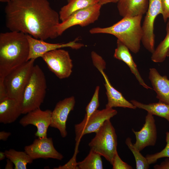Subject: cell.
<instances>
[{
	"instance_id": "cb8c5ba5",
	"label": "cell",
	"mask_w": 169,
	"mask_h": 169,
	"mask_svg": "<svg viewBox=\"0 0 169 169\" xmlns=\"http://www.w3.org/2000/svg\"><path fill=\"white\" fill-rule=\"evenodd\" d=\"M166 31V33L165 38L152 53L151 60L154 62H162L167 57V54L169 49V19L167 21Z\"/></svg>"
},
{
	"instance_id": "52a82bcc",
	"label": "cell",
	"mask_w": 169,
	"mask_h": 169,
	"mask_svg": "<svg viewBox=\"0 0 169 169\" xmlns=\"http://www.w3.org/2000/svg\"><path fill=\"white\" fill-rule=\"evenodd\" d=\"M117 113L113 108L105 107L96 110L88 118H84L74 126L76 145H79L82 136L85 134L96 133L106 120H110Z\"/></svg>"
},
{
	"instance_id": "603a6c76",
	"label": "cell",
	"mask_w": 169,
	"mask_h": 169,
	"mask_svg": "<svg viewBox=\"0 0 169 169\" xmlns=\"http://www.w3.org/2000/svg\"><path fill=\"white\" fill-rule=\"evenodd\" d=\"M6 158L14 164L15 169H26L28 164L31 163L33 160L25 151L10 149L4 151Z\"/></svg>"
},
{
	"instance_id": "8d00e7d4",
	"label": "cell",
	"mask_w": 169,
	"mask_h": 169,
	"mask_svg": "<svg viewBox=\"0 0 169 169\" xmlns=\"http://www.w3.org/2000/svg\"><path fill=\"white\" fill-rule=\"evenodd\" d=\"M14 164L9 159H8L7 160V163L5 167V169H13Z\"/></svg>"
},
{
	"instance_id": "e575fe53",
	"label": "cell",
	"mask_w": 169,
	"mask_h": 169,
	"mask_svg": "<svg viewBox=\"0 0 169 169\" xmlns=\"http://www.w3.org/2000/svg\"><path fill=\"white\" fill-rule=\"evenodd\" d=\"M11 134L10 132H5L4 131H0V140L3 141H6Z\"/></svg>"
},
{
	"instance_id": "9c48e42d",
	"label": "cell",
	"mask_w": 169,
	"mask_h": 169,
	"mask_svg": "<svg viewBox=\"0 0 169 169\" xmlns=\"http://www.w3.org/2000/svg\"><path fill=\"white\" fill-rule=\"evenodd\" d=\"M102 6L98 3L72 14L57 26L56 31L58 36L73 26L79 25L85 27L94 23L99 17Z\"/></svg>"
},
{
	"instance_id": "f35d334b",
	"label": "cell",
	"mask_w": 169,
	"mask_h": 169,
	"mask_svg": "<svg viewBox=\"0 0 169 169\" xmlns=\"http://www.w3.org/2000/svg\"><path fill=\"white\" fill-rule=\"evenodd\" d=\"M11 0H0V1L1 2L7 3L9 2Z\"/></svg>"
},
{
	"instance_id": "2e32d148",
	"label": "cell",
	"mask_w": 169,
	"mask_h": 169,
	"mask_svg": "<svg viewBox=\"0 0 169 169\" xmlns=\"http://www.w3.org/2000/svg\"><path fill=\"white\" fill-rule=\"evenodd\" d=\"M149 78L159 101L169 104V79L161 76L155 68L149 69Z\"/></svg>"
},
{
	"instance_id": "8992f818",
	"label": "cell",
	"mask_w": 169,
	"mask_h": 169,
	"mask_svg": "<svg viewBox=\"0 0 169 169\" xmlns=\"http://www.w3.org/2000/svg\"><path fill=\"white\" fill-rule=\"evenodd\" d=\"M117 136L110 120H106L89 144L92 149L104 156L111 164L117 152Z\"/></svg>"
},
{
	"instance_id": "83f0119b",
	"label": "cell",
	"mask_w": 169,
	"mask_h": 169,
	"mask_svg": "<svg viewBox=\"0 0 169 169\" xmlns=\"http://www.w3.org/2000/svg\"><path fill=\"white\" fill-rule=\"evenodd\" d=\"M100 87H96L93 95L89 103L86 108V113L84 119L88 118L100 106L99 100V94Z\"/></svg>"
},
{
	"instance_id": "74e56055",
	"label": "cell",
	"mask_w": 169,
	"mask_h": 169,
	"mask_svg": "<svg viewBox=\"0 0 169 169\" xmlns=\"http://www.w3.org/2000/svg\"><path fill=\"white\" fill-rule=\"evenodd\" d=\"M6 157V155L4 152H0V160L2 161Z\"/></svg>"
},
{
	"instance_id": "60d3db41",
	"label": "cell",
	"mask_w": 169,
	"mask_h": 169,
	"mask_svg": "<svg viewBox=\"0 0 169 169\" xmlns=\"http://www.w3.org/2000/svg\"><path fill=\"white\" fill-rule=\"evenodd\" d=\"M70 0H67L68 2Z\"/></svg>"
},
{
	"instance_id": "5bb4252c",
	"label": "cell",
	"mask_w": 169,
	"mask_h": 169,
	"mask_svg": "<svg viewBox=\"0 0 169 169\" xmlns=\"http://www.w3.org/2000/svg\"><path fill=\"white\" fill-rule=\"evenodd\" d=\"M27 37L29 47L28 60L41 58L45 53L55 49L66 47L76 49L84 46L83 44L75 41L64 44H52L35 38L27 34Z\"/></svg>"
},
{
	"instance_id": "d590c367",
	"label": "cell",
	"mask_w": 169,
	"mask_h": 169,
	"mask_svg": "<svg viewBox=\"0 0 169 169\" xmlns=\"http://www.w3.org/2000/svg\"><path fill=\"white\" fill-rule=\"evenodd\" d=\"M118 0H99V3L102 5L109 3H117Z\"/></svg>"
},
{
	"instance_id": "4dcf8cb0",
	"label": "cell",
	"mask_w": 169,
	"mask_h": 169,
	"mask_svg": "<svg viewBox=\"0 0 169 169\" xmlns=\"http://www.w3.org/2000/svg\"><path fill=\"white\" fill-rule=\"evenodd\" d=\"M78 147H76L74 155L73 157L65 165L61 166H60L58 167L54 168L56 169H78L77 163L76 161V155L78 151Z\"/></svg>"
},
{
	"instance_id": "277c9868",
	"label": "cell",
	"mask_w": 169,
	"mask_h": 169,
	"mask_svg": "<svg viewBox=\"0 0 169 169\" xmlns=\"http://www.w3.org/2000/svg\"><path fill=\"white\" fill-rule=\"evenodd\" d=\"M47 87L44 72L38 65H34L24 91L21 104L22 114H26L40 108L44 102Z\"/></svg>"
},
{
	"instance_id": "44dd1931",
	"label": "cell",
	"mask_w": 169,
	"mask_h": 169,
	"mask_svg": "<svg viewBox=\"0 0 169 169\" xmlns=\"http://www.w3.org/2000/svg\"><path fill=\"white\" fill-rule=\"evenodd\" d=\"M99 3V0H70L59 12L60 20H65L74 13Z\"/></svg>"
},
{
	"instance_id": "4316f807",
	"label": "cell",
	"mask_w": 169,
	"mask_h": 169,
	"mask_svg": "<svg viewBox=\"0 0 169 169\" xmlns=\"http://www.w3.org/2000/svg\"><path fill=\"white\" fill-rule=\"evenodd\" d=\"M166 146L161 151L154 154L147 155L146 156L150 165L155 163L159 159L169 158V131L166 133Z\"/></svg>"
},
{
	"instance_id": "7402d4cb",
	"label": "cell",
	"mask_w": 169,
	"mask_h": 169,
	"mask_svg": "<svg viewBox=\"0 0 169 169\" xmlns=\"http://www.w3.org/2000/svg\"><path fill=\"white\" fill-rule=\"evenodd\" d=\"M131 102L136 108L144 110L153 115L164 118L169 122V104L159 101L146 104L134 100H131Z\"/></svg>"
},
{
	"instance_id": "d6a6232c",
	"label": "cell",
	"mask_w": 169,
	"mask_h": 169,
	"mask_svg": "<svg viewBox=\"0 0 169 169\" xmlns=\"http://www.w3.org/2000/svg\"><path fill=\"white\" fill-rule=\"evenodd\" d=\"M7 97L5 87L3 79L0 78V101L2 100Z\"/></svg>"
},
{
	"instance_id": "ac0fdd59",
	"label": "cell",
	"mask_w": 169,
	"mask_h": 169,
	"mask_svg": "<svg viewBox=\"0 0 169 169\" xmlns=\"http://www.w3.org/2000/svg\"><path fill=\"white\" fill-rule=\"evenodd\" d=\"M101 74L105 81V86L107 96L108 102L105 107L113 108L120 107L124 108L135 109L136 108L131 102L126 100L122 94L111 84L108 77L104 71L101 72Z\"/></svg>"
},
{
	"instance_id": "30bf717a",
	"label": "cell",
	"mask_w": 169,
	"mask_h": 169,
	"mask_svg": "<svg viewBox=\"0 0 169 169\" xmlns=\"http://www.w3.org/2000/svg\"><path fill=\"white\" fill-rule=\"evenodd\" d=\"M161 13V0H149L148 8L142 26L141 42L144 47L151 53L155 49L154 23L156 17Z\"/></svg>"
},
{
	"instance_id": "3957f363",
	"label": "cell",
	"mask_w": 169,
	"mask_h": 169,
	"mask_svg": "<svg viewBox=\"0 0 169 169\" xmlns=\"http://www.w3.org/2000/svg\"><path fill=\"white\" fill-rule=\"evenodd\" d=\"M142 15L125 17L112 25L105 28L95 27L89 31L92 34L105 33L112 35L124 44L133 53L140 49L143 36L141 26Z\"/></svg>"
},
{
	"instance_id": "e0dca14e",
	"label": "cell",
	"mask_w": 169,
	"mask_h": 169,
	"mask_svg": "<svg viewBox=\"0 0 169 169\" xmlns=\"http://www.w3.org/2000/svg\"><path fill=\"white\" fill-rule=\"evenodd\" d=\"M22 113L21 103L7 97L0 101V122L4 124L15 121Z\"/></svg>"
},
{
	"instance_id": "484cf974",
	"label": "cell",
	"mask_w": 169,
	"mask_h": 169,
	"mask_svg": "<svg viewBox=\"0 0 169 169\" xmlns=\"http://www.w3.org/2000/svg\"><path fill=\"white\" fill-rule=\"evenodd\" d=\"M125 143L129 149L131 151L134 157L136 169H148L149 168L148 164L146 157H144L134 146L131 142L130 137L127 138Z\"/></svg>"
},
{
	"instance_id": "4fadbf2b",
	"label": "cell",
	"mask_w": 169,
	"mask_h": 169,
	"mask_svg": "<svg viewBox=\"0 0 169 169\" xmlns=\"http://www.w3.org/2000/svg\"><path fill=\"white\" fill-rule=\"evenodd\" d=\"M75 103L74 96L66 98L58 102L52 111L50 126L57 129L63 138L67 135L66 123L69 113L74 109Z\"/></svg>"
},
{
	"instance_id": "ab89813d",
	"label": "cell",
	"mask_w": 169,
	"mask_h": 169,
	"mask_svg": "<svg viewBox=\"0 0 169 169\" xmlns=\"http://www.w3.org/2000/svg\"><path fill=\"white\" fill-rule=\"evenodd\" d=\"M167 57L169 56V49L167 51Z\"/></svg>"
},
{
	"instance_id": "f546056e",
	"label": "cell",
	"mask_w": 169,
	"mask_h": 169,
	"mask_svg": "<svg viewBox=\"0 0 169 169\" xmlns=\"http://www.w3.org/2000/svg\"><path fill=\"white\" fill-rule=\"evenodd\" d=\"M113 169H132L130 165L123 161L119 157L117 151L116 152L113 158L111 164Z\"/></svg>"
},
{
	"instance_id": "ffe728a7",
	"label": "cell",
	"mask_w": 169,
	"mask_h": 169,
	"mask_svg": "<svg viewBox=\"0 0 169 169\" xmlns=\"http://www.w3.org/2000/svg\"><path fill=\"white\" fill-rule=\"evenodd\" d=\"M114 57L123 61L128 66L140 85L146 89H152L146 84L141 77L129 49L118 39L117 40V47L115 49Z\"/></svg>"
},
{
	"instance_id": "9a60e30c",
	"label": "cell",
	"mask_w": 169,
	"mask_h": 169,
	"mask_svg": "<svg viewBox=\"0 0 169 169\" xmlns=\"http://www.w3.org/2000/svg\"><path fill=\"white\" fill-rule=\"evenodd\" d=\"M132 131L135 134L136 141L134 146L140 151L147 146L155 145L157 140V132L153 115L147 113L145 118V122L141 129L136 131Z\"/></svg>"
},
{
	"instance_id": "6da1fadb",
	"label": "cell",
	"mask_w": 169,
	"mask_h": 169,
	"mask_svg": "<svg viewBox=\"0 0 169 169\" xmlns=\"http://www.w3.org/2000/svg\"><path fill=\"white\" fill-rule=\"evenodd\" d=\"M6 27L12 31L21 32L41 40L54 39L60 23L59 14L48 0H15L5 8Z\"/></svg>"
},
{
	"instance_id": "f1b7e54d",
	"label": "cell",
	"mask_w": 169,
	"mask_h": 169,
	"mask_svg": "<svg viewBox=\"0 0 169 169\" xmlns=\"http://www.w3.org/2000/svg\"><path fill=\"white\" fill-rule=\"evenodd\" d=\"M91 57L94 65L100 73L105 69L106 63L102 58L95 51L91 53Z\"/></svg>"
},
{
	"instance_id": "d6986e66",
	"label": "cell",
	"mask_w": 169,
	"mask_h": 169,
	"mask_svg": "<svg viewBox=\"0 0 169 169\" xmlns=\"http://www.w3.org/2000/svg\"><path fill=\"white\" fill-rule=\"evenodd\" d=\"M117 8L123 17L142 15L146 13L149 0H118Z\"/></svg>"
},
{
	"instance_id": "ba28073f",
	"label": "cell",
	"mask_w": 169,
	"mask_h": 169,
	"mask_svg": "<svg viewBox=\"0 0 169 169\" xmlns=\"http://www.w3.org/2000/svg\"><path fill=\"white\" fill-rule=\"evenodd\" d=\"M41 58L49 70L59 79L67 78L71 74L73 64L68 51L58 49L45 53Z\"/></svg>"
},
{
	"instance_id": "7a4b0ae2",
	"label": "cell",
	"mask_w": 169,
	"mask_h": 169,
	"mask_svg": "<svg viewBox=\"0 0 169 169\" xmlns=\"http://www.w3.org/2000/svg\"><path fill=\"white\" fill-rule=\"evenodd\" d=\"M27 35L10 31L0 34V78L28 60L29 44Z\"/></svg>"
},
{
	"instance_id": "5b68a950",
	"label": "cell",
	"mask_w": 169,
	"mask_h": 169,
	"mask_svg": "<svg viewBox=\"0 0 169 169\" xmlns=\"http://www.w3.org/2000/svg\"><path fill=\"white\" fill-rule=\"evenodd\" d=\"M35 59H31L10 71L3 79L7 97L22 104L25 88L30 78Z\"/></svg>"
},
{
	"instance_id": "836d02e7",
	"label": "cell",
	"mask_w": 169,
	"mask_h": 169,
	"mask_svg": "<svg viewBox=\"0 0 169 169\" xmlns=\"http://www.w3.org/2000/svg\"><path fill=\"white\" fill-rule=\"evenodd\" d=\"M155 169H169V158L166 157L164 161L159 165H156L154 166Z\"/></svg>"
},
{
	"instance_id": "8fae6325",
	"label": "cell",
	"mask_w": 169,
	"mask_h": 169,
	"mask_svg": "<svg viewBox=\"0 0 169 169\" xmlns=\"http://www.w3.org/2000/svg\"><path fill=\"white\" fill-rule=\"evenodd\" d=\"M52 111L49 110H43L39 108L27 113L20 119L19 123L23 127L29 125L37 128L35 136L38 138H47V131L51 122Z\"/></svg>"
},
{
	"instance_id": "d4e9b609",
	"label": "cell",
	"mask_w": 169,
	"mask_h": 169,
	"mask_svg": "<svg viewBox=\"0 0 169 169\" xmlns=\"http://www.w3.org/2000/svg\"><path fill=\"white\" fill-rule=\"evenodd\" d=\"M101 156L99 153L91 149L88 156L83 161L77 163L78 169H103Z\"/></svg>"
},
{
	"instance_id": "7c38bea8",
	"label": "cell",
	"mask_w": 169,
	"mask_h": 169,
	"mask_svg": "<svg viewBox=\"0 0 169 169\" xmlns=\"http://www.w3.org/2000/svg\"><path fill=\"white\" fill-rule=\"evenodd\" d=\"M25 151L34 160L49 158L61 160L64 157L55 148L51 137L38 138L24 148Z\"/></svg>"
},
{
	"instance_id": "b9f144b4",
	"label": "cell",
	"mask_w": 169,
	"mask_h": 169,
	"mask_svg": "<svg viewBox=\"0 0 169 169\" xmlns=\"http://www.w3.org/2000/svg\"><path fill=\"white\" fill-rule=\"evenodd\" d=\"M14 0H11V1H14Z\"/></svg>"
},
{
	"instance_id": "1f68e13d",
	"label": "cell",
	"mask_w": 169,
	"mask_h": 169,
	"mask_svg": "<svg viewBox=\"0 0 169 169\" xmlns=\"http://www.w3.org/2000/svg\"><path fill=\"white\" fill-rule=\"evenodd\" d=\"M161 14L166 23L169 18V0H161Z\"/></svg>"
}]
</instances>
